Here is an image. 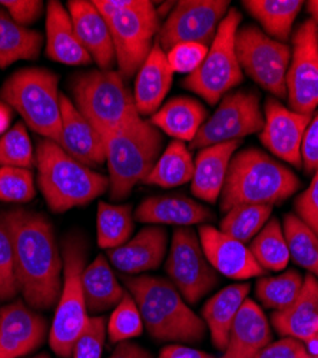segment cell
<instances>
[{
    "label": "cell",
    "mask_w": 318,
    "mask_h": 358,
    "mask_svg": "<svg viewBox=\"0 0 318 358\" xmlns=\"http://www.w3.org/2000/svg\"><path fill=\"white\" fill-rule=\"evenodd\" d=\"M312 115H303L285 108L278 99L268 98L264 108V128L259 139L278 159L303 168L301 145Z\"/></svg>",
    "instance_id": "obj_16"
},
{
    "label": "cell",
    "mask_w": 318,
    "mask_h": 358,
    "mask_svg": "<svg viewBox=\"0 0 318 358\" xmlns=\"http://www.w3.org/2000/svg\"><path fill=\"white\" fill-rule=\"evenodd\" d=\"M139 308L129 292H125L120 304L113 308L108 321V337L112 344L125 343L139 337L143 331Z\"/></svg>",
    "instance_id": "obj_40"
},
{
    "label": "cell",
    "mask_w": 318,
    "mask_h": 358,
    "mask_svg": "<svg viewBox=\"0 0 318 358\" xmlns=\"http://www.w3.org/2000/svg\"><path fill=\"white\" fill-rule=\"evenodd\" d=\"M237 56L243 72L275 99L287 98V71L291 61V48L270 38L255 24H247L237 32Z\"/></svg>",
    "instance_id": "obj_11"
},
{
    "label": "cell",
    "mask_w": 318,
    "mask_h": 358,
    "mask_svg": "<svg viewBox=\"0 0 318 358\" xmlns=\"http://www.w3.org/2000/svg\"><path fill=\"white\" fill-rule=\"evenodd\" d=\"M135 300L143 325L157 341L196 344L205 337L207 325L196 315L169 280L135 275L124 280Z\"/></svg>",
    "instance_id": "obj_2"
},
{
    "label": "cell",
    "mask_w": 318,
    "mask_h": 358,
    "mask_svg": "<svg viewBox=\"0 0 318 358\" xmlns=\"http://www.w3.org/2000/svg\"><path fill=\"white\" fill-rule=\"evenodd\" d=\"M290 258L318 280V236L296 214H287L282 225Z\"/></svg>",
    "instance_id": "obj_36"
},
{
    "label": "cell",
    "mask_w": 318,
    "mask_h": 358,
    "mask_svg": "<svg viewBox=\"0 0 318 358\" xmlns=\"http://www.w3.org/2000/svg\"><path fill=\"white\" fill-rule=\"evenodd\" d=\"M250 284L240 282L222 288L202 307V320L210 330L212 344L217 350L225 351L229 340L231 327L238 310L250 294Z\"/></svg>",
    "instance_id": "obj_29"
},
{
    "label": "cell",
    "mask_w": 318,
    "mask_h": 358,
    "mask_svg": "<svg viewBox=\"0 0 318 358\" xmlns=\"http://www.w3.org/2000/svg\"><path fill=\"white\" fill-rule=\"evenodd\" d=\"M0 6L5 8L9 16L20 26L36 22L43 12L41 0H0Z\"/></svg>",
    "instance_id": "obj_46"
},
{
    "label": "cell",
    "mask_w": 318,
    "mask_h": 358,
    "mask_svg": "<svg viewBox=\"0 0 318 358\" xmlns=\"http://www.w3.org/2000/svg\"><path fill=\"white\" fill-rule=\"evenodd\" d=\"M46 55L52 61L68 66H85L92 62L75 32L69 12L57 0H50L46 6Z\"/></svg>",
    "instance_id": "obj_25"
},
{
    "label": "cell",
    "mask_w": 318,
    "mask_h": 358,
    "mask_svg": "<svg viewBox=\"0 0 318 358\" xmlns=\"http://www.w3.org/2000/svg\"><path fill=\"white\" fill-rule=\"evenodd\" d=\"M307 10L311 15V20L317 24L318 27V0H311V2H307Z\"/></svg>",
    "instance_id": "obj_52"
},
{
    "label": "cell",
    "mask_w": 318,
    "mask_h": 358,
    "mask_svg": "<svg viewBox=\"0 0 318 358\" xmlns=\"http://www.w3.org/2000/svg\"><path fill=\"white\" fill-rule=\"evenodd\" d=\"M165 271L188 304H198L219 284V275L205 257L198 234L188 227L173 231Z\"/></svg>",
    "instance_id": "obj_12"
},
{
    "label": "cell",
    "mask_w": 318,
    "mask_h": 358,
    "mask_svg": "<svg viewBox=\"0 0 318 358\" xmlns=\"http://www.w3.org/2000/svg\"><path fill=\"white\" fill-rule=\"evenodd\" d=\"M22 358H50L48 354H39V355H35V357H22Z\"/></svg>",
    "instance_id": "obj_53"
},
{
    "label": "cell",
    "mask_w": 318,
    "mask_h": 358,
    "mask_svg": "<svg viewBox=\"0 0 318 358\" xmlns=\"http://www.w3.org/2000/svg\"><path fill=\"white\" fill-rule=\"evenodd\" d=\"M301 187L300 178L258 148H247L231 159L221 194V210L233 206L280 205Z\"/></svg>",
    "instance_id": "obj_3"
},
{
    "label": "cell",
    "mask_w": 318,
    "mask_h": 358,
    "mask_svg": "<svg viewBox=\"0 0 318 358\" xmlns=\"http://www.w3.org/2000/svg\"><path fill=\"white\" fill-rule=\"evenodd\" d=\"M61 148L68 155L85 166L91 169L102 166L106 162V154L101 134L64 94H61Z\"/></svg>",
    "instance_id": "obj_19"
},
{
    "label": "cell",
    "mask_w": 318,
    "mask_h": 358,
    "mask_svg": "<svg viewBox=\"0 0 318 358\" xmlns=\"http://www.w3.org/2000/svg\"><path fill=\"white\" fill-rule=\"evenodd\" d=\"M159 15L152 2L136 0L129 9L108 19L120 75L131 79L147 61L159 32Z\"/></svg>",
    "instance_id": "obj_10"
},
{
    "label": "cell",
    "mask_w": 318,
    "mask_h": 358,
    "mask_svg": "<svg viewBox=\"0 0 318 358\" xmlns=\"http://www.w3.org/2000/svg\"><path fill=\"white\" fill-rule=\"evenodd\" d=\"M108 358H152L151 352L135 343H120Z\"/></svg>",
    "instance_id": "obj_50"
},
{
    "label": "cell",
    "mask_w": 318,
    "mask_h": 358,
    "mask_svg": "<svg viewBox=\"0 0 318 358\" xmlns=\"http://www.w3.org/2000/svg\"><path fill=\"white\" fill-rule=\"evenodd\" d=\"M271 322L282 337L304 344L311 341L318 328V280L311 274L305 275L298 296L288 307L274 311Z\"/></svg>",
    "instance_id": "obj_24"
},
{
    "label": "cell",
    "mask_w": 318,
    "mask_h": 358,
    "mask_svg": "<svg viewBox=\"0 0 318 358\" xmlns=\"http://www.w3.org/2000/svg\"><path fill=\"white\" fill-rule=\"evenodd\" d=\"M82 287L86 308L94 314H102L117 307L127 292L103 255H98L89 265L85 266Z\"/></svg>",
    "instance_id": "obj_30"
},
{
    "label": "cell",
    "mask_w": 318,
    "mask_h": 358,
    "mask_svg": "<svg viewBox=\"0 0 318 358\" xmlns=\"http://www.w3.org/2000/svg\"><path fill=\"white\" fill-rule=\"evenodd\" d=\"M314 338H317L318 340V328H317V334H315V337Z\"/></svg>",
    "instance_id": "obj_54"
},
{
    "label": "cell",
    "mask_w": 318,
    "mask_h": 358,
    "mask_svg": "<svg viewBox=\"0 0 318 358\" xmlns=\"http://www.w3.org/2000/svg\"><path fill=\"white\" fill-rule=\"evenodd\" d=\"M241 20L243 16L238 9L231 8L218 27L205 61L181 83L211 106L219 103L231 89L238 86L244 79L236 48Z\"/></svg>",
    "instance_id": "obj_9"
},
{
    "label": "cell",
    "mask_w": 318,
    "mask_h": 358,
    "mask_svg": "<svg viewBox=\"0 0 318 358\" xmlns=\"http://www.w3.org/2000/svg\"><path fill=\"white\" fill-rule=\"evenodd\" d=\"M108 322L103 315H94L86 321L82 333L75 340L72 358H102Z\"/></svg>",
    "instance_id": "obj_42"
},
{
    "label": "cell",
    "mask_w": 318,
    "mask_h": 358,
    "mask_svg": "<svg viewBox=\"0 0 318 358\" xmlns=\"http://www.w3.org/2000/svg\"><path fill=\"white\" fill-rule=\"evenodd\" d=\"M158 358H215L214 355L184 344H169L162 348Z\"/></svg>",
    "instance_id": "obj_49"
},
{
    "label": "cell",
    "mask_w": 318,
    "mask_h": 358,
    "mask_svg": "<svg viewBox=\"0 0 318 358\" xmlns=\"http://www.w3.org/2000/svg\"><path fill=\"white\" fill-rule=\"evenodd\" d=\"M194 176V159L185 142L172 141L154 165L143 184L161 188L181 187Z\"/></svg>",
    "instance_id": "obj_33"
},
{
    "label": "cell",
    "mask_w": 318,
    "mask_h": 358,
    "mask_svg": "<svg viewBox=\"0 0 318 358\" xmlns=\"http://www.w3.org/2000/svg\"><path fill=\"white\" fill-rule=\"evenodd\" d=\"M139 222L150 225H177L180 228L204 225L214 220L207 206L184 195H159L143 199L135 211Z\"/></svg>",
    "instance_id": "obj_22"
},
{
    "label": "cell",
    "mask_w": 318,
    "mask_h": 358,
    "mask_svg": "<svg viewBox=\"0 0 318 358\" xmlns=\"http://www.w3.org/2000/svg\"><path fill=\"white\" fill-rule=\"evenodd\" d=\"M42 45L41 32L17 24L6 10L0 9V68L6 69L17 61H36Z\"/></svg>",
    "instance_id": "obj_31"
},
{
    "label": "cell",
    "mask_w": 318,
    "mask_h": 358,
    "mask_svg": "<svg viewBox=\"0 0 318 358\" xmlns=\"http://www.w3.org/2000/svg\"><path fill=\"white\" fill-rule=\"evenodd\" d=\"M102 138L109 171V195L113 201L127 199L136 184L145 181L159 159L164 135L151 121L135 116Z\"/></svg>",
    "instance_id": "obj_4"
},
{
    "label": "cell",
    "mask_w": 318,
    "mask_h": 358,
    "mask_svg": "<svg viewBox=\"0 0 318 358\" xmlns=\"http://www.w3.org/2000/svg\"><path fill=\"white\" fill-rule=\"evenodd\" d=\"M244 8L264 27L266 34L285 43L304 5L301 0H244Z\"/></svg>",
    "instance_id": "obj_32"
},
{
    "label": "cell",
    "mask_w": 318,
    "mask_h": 358,
    "mask_svg": "<svg viewBox=\"0 0 318 358\" xmlns=\"http://www.w3.org/2000/svg\"><path fill=\"white\" fill-rule=\"evenodd\" d=\"M38 182L56 214L85 206L109 189V178L68 155L59 143L42 139L36 148Z\"/></svg>",
    "instance_id": "obj_5"
},
{
    "label": "cell",
    "mask_w": 318,
    "mask_h": 358,
    "mask_svg": "<svg viewBox=\"0 0 318 358\" xmlns=\"http://www.w3.org/2000/svg\"><path fill=\"white\" fill-rule=\"evenodd\" d=\"M264 115L255 91H234L226 94L215 112L207 119L189 143V149H202L211 145L241 141L244 136L261 132Z\"/></svg>",
    "instance_id": "obj_13"
},
{
    "label": "cell",
    "mask_w": 318,
    "mask_h": 358,
    "mask_svg": "<svg viewBox=\"0 0 318 358\" xmlns=\"http://www.w3.org/2000/svg\"><path fill=\"white\" fill-rule=\"evenodd\" d=\"M133 232V217L131 205L98 203L96 240L103 250H113L124 245Z\"/></svg>",
    "instance_id": "obj_34"
},
{
    "label": "cell",
    "mask_w": 318,
    "mask_h": 358,
    "mask_svg": "<svg viewBox=\"0 0 318 358\" xmlns=\"http://www.w3.org/2000/svg\"><path fill=\"white\" fill-rule=\"evenodd\" d=\"M228 10L226 0H182L161 24L157 42L165 52L187 42L210 48Z\"/></svg>",
    "instance_id": "obj_14"
},
{
    "label": "cell",
    "mask_w": 318,
    "mask_h": 358,
    "mask_svg": "<svg viewBox=\"0 0 318 358\" xmlns=\"http://www.w3.org/2000/svg\"><path fill=\"white\" fill-rule=\"evenodd\" d=\"M296 215L318 236V171L314 173L310 187L294 202Z\"/></svg>",
    "instance_id": "obj_45"
},
{
    "label": "cell",
    "mask_w": 318,
    "mask_h": 358,
    "mask_svg": "<svg viewBox=\"0 0 318 358\" xmlns=\"http://www.w3.org/2000/svg\"><path fill=\"white\" fill-rule=\"evenodd\" d=\"M36 165L34 146L24 124L17 122L0 136V168L13 166L31 169Z\"/></svg>",
    "instance_id": "obj_39"
},
{
    "label": "cell",
    "mask_w": 318,
    "mask_h": 358,
    "mask_svg": "<svg viewBox=\"0 0 318 358\" xmlns=\"http://www.w3.org/2000/svg\"><path fill=\"white\" fill-rule=\"evenodd\" d=\"M270 322L255 301L247 300L237 313L221 358H254L271 343Z\"/></svg>",
    "instance_id": "obj_26"
},
{
    "label": "cell",
    "mask_w": 318,
    "mask_h": 358,
    "mask_svg": "<svg viewBox=\"0 0 318 358\" xmlns=\"http://www.w3.org/2000/svg\"><path fill=\"white\" fill-rule=\"evenodd\" d=\"M250 251L264 271H282L291 259L282 227L277 218H271L256 234Z\"/></svg>",
    "instance_id": "obj_35"
},
{
    "label": "cell",
    "mask_w": 318,
    "mask_h": 358,
    "mask_svg": "<svg viewBox=\"0 0 318 358\" xmlns=\"http://www.w3.org/2000/svg\"><path fill=\"white\" fill-rule=\"evenodd\" d=\"M208 119V110L199 101L177 96L164 103L150 119L151 124L173 141L192 142L199 128Z\"/></svg>",
    "instance_id": "obj_28"
},
{
    "label": "cell",
    "mask_w": 318,
    "mask_h": 358,
    "mask_svg": "<svg viewBox=\"0 0 318 358\" xmlns=\"http://www.w3.org/2000/svg\"><path fill=\"white\" fill-rule=\"evenodd\" d=\"M199 241L205 257L218 274L231 280H250L266 274L250 247L208 224L199 227Z\"/></svg>",
    "instance_id": "obj_18"
},
{
    "label": "cell",
    "mask_w": 318,
    "mask_h": 358,
    "mask_svg": "<svg viewBox=\"0 0 318 358\" xmlns=\"http://www.w3.org/2000/svg\"><path fill=\"white\" fill-rule=\"evenodd\" d=\"M303 284L304 277L298 271L288 270L280 275L259 278L255 285V294L264 307L280 311L296 300Z\"/></svg>",
    "instance_id": "obj_38"
},
{
    "label": "cell",
    "mask_w": 318,
    "mask_h": 358,
    "mask_svg": "<svg viewBox=\"0 0 318 358\" xmlns=\"http://www.w3.org/2000/svg\"><path fill=\"white\" fill-rule=\"evenodd\" d=\"M17 292L13 245L5 224L0 220V301H10Z\"/></svg>",
    "instance_id": "obj_43"
},
{
    "label": "cell",
    "mask_w": 318,
    "mask_h": 358,
    "mask_svg": "<svg viewBox=\"0 0 318 358\" xmlns=\"http://www.w3.org/2000/svg\"><path fill=\"white\" fill-rule=\"evenodd\" d=\"M241 141H229L202 148L194 162L191 192L195 198L215 203L222 194L231 159Z\"/></svg>",
    "instance_id": "obj_23"
},
{
    "label": "cell",
    "mask_w": 318,
    "mask_h": 358,
    "mask_svg": "<svg viewBox=\"0 0 318 358\" xmlns=\"http://www.w3.org/2000/svg\"><path fill=\"white\" fill-rule=\"evenodd\" d=\"M173 72L168 64L166 52L155 39L154 48L138 71L135 80L133 99L140 116L154 115L168 95Z\"/></svg>",
    "instance_id": "obj_27"
},
{
    "label": "cell",
    "mask_w": 318,
    "mask_h": 358,
    "mask_svg": "<svg viewBox=\"0 0 318 358\" xmlns=\"http://www.w3.org/2000/svg\"><path fill=\"white\" fill-rule=\"evenodd\" d=\"M36 195L34 176L29 169L2 166L0 168V201L24 203Z\"/></svg>",
    "instance_id": "obj_41"
},
{
    "label": "cell",
    "mask_w": 318,
    "mask_h": 358,
    "mask_svg": "<svg viewBox=\"0 0 318 358\" xmlns=\"http://www.w3.org/2000/svg\"><path fill=\"white\" fill-rule=\"evenodd\" d=\"M49 336L48 321L17 300L0 308V358H22L38 350Z\"/></svg>",
    "instance_id": "obj_17"
},
{
    "label": "cell",
    "mask_w": 318,
    "mask_h": 358,
    "mask_svg": "<svg viewBox=\"0 0 318 358\" xmlns=\"http://www.w3.org/2000/svg\"><path fill=\"white\" fill-rule=\"evenodd\" d=\"M273 206L270 205H237L225 213L219 229L237 241L247 244L252 241L271 220Z\"/></svg>",
    "instance_id": "obj_37"
},
{
    "label": "cell",
    "mask_w": 318,
    "mask_h": 358,
    "mask_svg": "<svg viewBox=\"0 0 318 358\" xmlns=\"http://www.w3.org/2000/svg\"><path fill=\"white\" fill-rule=\"evenodd\" d=\"M86 257H88V243L82 234L72 232L64 238L62 291L48 336L52 351L61 358H72L75 340L89 318L82 287Z\"/></svg>",
    "instance_id": "obj_7"
},
{
    "label": "cell",
    "mask_w": 318,
    "mask_h": 358,
    "mask_svg": "<svg viewBox=\"0 0 318 358\" xmlns=\"http://www.w3.org/2000/svg\"><path fill=\"white\" fill-rule=\"evenodd\" d=\"M210 48L201 43H178L166 52L168 64L173 73H194L205 61Z\"/></svg>",
    "instance_id": "obj_44"
},
{
    "label": "cell",
    "mask_w": 318,
    "mask_h": 358,
    "mask_svg": "<svg viewBox=\"0 0 318 358\" xmlns=\"http://www.w3.org/2000/svg\"><path fill=\"white\" fill-rule=\"evenodd\" d=\"M71 91L75 106L101 136L140 116L120 72L101 69L78 72L71 79Z\"/></svg>",
    "instance_id": "obj_8"
},
{
    "label": "cell",
    "mask_w": 318,
    "mask_h": 358,
    "mask_svg": "<svg viewBox=\"0 0 318 358\" xmlns=\"http://www.w3.org/2000/svg\"><path fill=\"white\" fill-rule=\"evenodd\" d=\"M303 169L305 173L318 171V112L311 117L301 145Z\"/></svg>",
    "instance_id": "obj_47"
},
{
    "label": "cell",
    "mask_w": 318,
    "mask_h": 358,
    "mask_svg": "<svg viewBox=\"0 0 318 358\" xmlns=\"http://www.w3.org/2000/svg\"><path fill=\"white\" fill-rule=\"evenodd\" d=\"M59 78L49 69L24 68L6 79L0 98L16 109L24 124L43 139L61 142L62 112Z\"/></svg>",
    "instance_id": "obj_6"
},
{
    "label": "cell",
    "mask_w": 318,
    "mask_h": 358,
    "mask_svg": "<svg viewBox=\"0 0 318 358\" xmlns=\"http://www.w3.org/2000/svg\"><path fill=\"white\" fill-rule=\"evenodd\" d=\"M307 355L308 351L304 343L296 338L284 337L275 343H270L254 358H305Z\"/></svg>",
    "instance_id": "obj_48"
},
{
    "label": "cell",
    "mask_w": 318,
    "mask_h": 358,
    "mask_svg": "<svg viewBox=\"0 0 318 358\" xmlns=\"http://www.w3.org/2000/svg\"><path fill=\"white\" fill-rule=\"evenodd\" d=\"M15 255V273L24 303L48 311L59 300L64 280L62 251L50 221L35 211L15 208L0 214Z\"/></svg>",
    "instance_id": "obj_1"
},
{
    "label": "cell",
    "mask_w": 318,
    "mask_h": 358,
    "mask_svg": "<svg viewBox=\"0 0 318 358\" xmlns=\"http://www.w3.org/2000/svg\"><path fill=\"white\" fill-rule=\"evenodd\" d=\"M168 248V232L159 225L142 228L124 245L108 250L109 262L118 271L139 275L154 271L162 264Z\"/></svg>",
    "instance_id": "obj_20"
},
{
    "label": "cell",
    "mask_w": 318,
    "mask_h": 358,
    "mask_svg": "<svg viewBox=\"0 0 318 358\" xmlns=\"http://www.w3.org/2000/svg\"><path fill=\"white\" fill-rule=\"evenodd\" d=\"M68 12L71 15L75 32L101 71H112L117 65L113 42L108 22L99 13L94 2L88 0H69Z\"/></svg>",
    "instance_id": "obj_21"
},
{
    "label": "cell",
    "mask_w": 318,
    "mask_h": 358,
    "mask_svg": "<svg viewBox=\"0 0 318 358\" xmlns=\"http://www.w3.org/2000/svg\"><path fill=\"white\" fill-rule=\"evenodd\" d=\"M12 108L5 102H0V136L5 135L10 128L12 122Z\"/></svg>",
    "instance_id": "obj_51"
},
{
    "label": "cell",
    "mask_w": 318,
    "mask_h": 358,
    "mask_svg": "<svg viewBox=\"0 0 318 358\" xmlns=\"http://www.w3.org/2000/svg\"><path fill=\"white\" fill-rule=\"evenodd\" d=\"M287 99L291 110L303 115H312L318 108V27L311 19L293 35Z\"/></svg>",
    "instance_id": "obj_15"
}]
</instances>
